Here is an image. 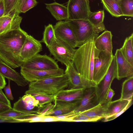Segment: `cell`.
Here are the masks:
<instances>
[{"instance_id": "2e32d148", "label": "cell", "mask_w": 133, "mask_h": 133, "mask_svg": "<svg viewBox=\"0 0 133 133\" xmlns=\"http://www.w3.org/2000/svg\"><path fill=\"white\" fill-rule=\"evenodd\" d=\"M114 56L117 66L116 78L120 80L124 78L133 77V66L126 59L120 49H117Z\"/></svg>"}, {"instance_id": "836d02e7", "label": "cell", "mask_w": 133, "mask_h": 133, "mask_svg": "<svg viewBox=\"0 0 133 133\" xmlns=\"http://www.w3.org/2000/svg\"><path fill=\"white\" fill-rule=\"evenodd\" d=\"M102 118L100 117H90L83 115H76L72 118L71 122H95Z\"/></svg>"}, {"instance_id": "d590c367", "label": "cell", "mask_w": 133, "mask_h": 133, "mask_svg": "<svg viewBox=\"0 0 133 133\" xmlns=\"http://www.w3.org/2000/svg\"><path fill=\"white\" fill-rule=\"evenodd\" d=\"M133 103L132 98L129 100L128 104L122 111L117 114L104 118V120L103 121L104 122L109 121L116 118L128 109L132 105Z\"/></svg>"}, {"instance_id": "d4e9b609", "label": "cell", "mask_w": 133, "mask_h": 133, "mask_svg": "<svg viewBox=\"0 0 133 133\" xmlns=\"http://www.w3.org/2000/svg\"><path fill=\"white\" fill-rule=\"evenodd\" d=\"M104 8L112 16L118 17L123 16L118 0H101Z\"/></svg>"}, {"instance_id": "5bb4252c", "label": "cell", "mask_w": 133, "mask_h": 133, "mask_svg": "<svg viewBox=\"0 0 133 133\" xmlns=\"http://www.w3.org/2000/svg\"><path fill=\"white\" fill-rule=\"evenodd\" d=\"M99 103L96 94L95 87L85 89L82 98L73 111L76 114L89 109Z\"/></svg>"}, {"instance_id": "f546056e", "label": "cell", "mask_w": 133, "mask_h": 133, "mask_svg": "<svg viewBox=\"0 0 133 133\" xmlns=\"http://www.w3.org/2000/svg\"><path fill=\"white\" fill-rule=\"evenodd\" d=\"M104 12L103 10L91 12L88 19L94 26L97 27H105L103 24Z\"/></svg>"}, {"instance_id": "4fadbf2b", "label": "cell", "mask_w": 133, "mask_h": 133, "mask_svg": "<svg viewBox=\"0 0 133 133\" xmlns=\"http://www.w3.org/2000/svg\"><path fill=\"white\" fill-rule=\"evenodd\" d=\"M20 74L29 83L52 77L62 75L64 74L63 69L51 70H38L21 67Z\"/></svg>"}, {"instance_id": "ab89813d", "label": "cell", "mask_w": 133, "mask_h": 133, "mask_svg": "<svg viewBox=\"0 0 133 133\" xmlns=\"http://www.w3.org/2000/svg\"><path fill=\"white\" fill-rule=\"evenodd\" d=\"M115 94L114 91L110 87L107 94L106 98V102H109L112 101V99Z\"/></svg>"}, {"instance_id": "ffe728a7", "label": "cell", "mask_w": 133, "mask_h": 133, "mask_svg": "<svg viewBox=\"0 0 133 133\" xmlns=\"http://www.w3.org/2000/svg\"><path fill=\"white\" fill-rule=\"evenodd\" d=\"M78 101L73 102H68L54 101L53 102L54 103L53 108L44 115L57 116L70 112L75 109Z\"/></svg>"}, {"instance_id": "bcb514c9", "label": "cell", "mask_w": 133, "mask_h": 133, "mask_svg": "<svg viewBox=\"0 0 133 133\" xmlns=\"http://www.w3.org/2000/svg\"></svg>"}, {"instance_id": "44dd1931", "label": "cell", "mask_w": 133, "mask_h": 133, "mask_svg": "<svg viewBox=\"0 0 133 133\" xmlns=\"http://www.w3.org/2000/svg\"><path fill=\"white\" fill-rule=\"evenodd\" d=\"M112 35L111 31L105 30L95 39V48L99 51H105L112 54Z\"/></svg>"}, {"instance_id": "9c48e42d", "label": "cell", "mask_w": 133, "mask_h": 133, "mask_svg": "<svg viewBox=\"0 0 133 133\" xmlns=\"http://www.w3.org/2000/svg\"><path fill=\"white\" fill-rule=\"evenodd\" d=\"M68 19H88L91 12L89 0H68Z\"/></svg>"}, {"instance_id": "74e56055", "label": "cell", "mask_w": 133, "mask_h": 133, "mask_svg": "<svg viewBox=\"0 0 133 133\" xmlns=\"http://www.w3.org/2000/svg\"><path fill=\"white\" fill-rule=\"evenodd\" d=\"M10 80L8 79V83L7 85L5 86L4 88L5 92V95L7 98L10 100H12L14 99L10 86Z\"/></svg>"}, {"instance_id": "484cf974", "label": "cell", "mask_w": 133, "mask_h": 133, "mask_svg": "<svg viewBox=\"0 0 133 133\" xmlns=\"http://www.w3.org/2000/svg\"><path fill=\"white\" fill-rule=\"evenodd\" d=\"M133 33L126 38L122 47L120 49L128 61L133 66Z\"/></svg>"}, {"instance_id": "3957f363", "label": "cell", "mask_w": 133, "mask_h": 133, "mask_svg": "<svg viewBox=\"0 0 133 133\" xmlns=\"http://www.w3.org/2000/svg\"><path fill=\"white\" fill-rule=\"evenodd\" d=\"M29 89L54 96L69 85V80L64 74L30 82Z\"/></svg>"}, {"instance_id": "d6986e66", "label": "cell", "mask_w": 133, "mask_h": 133, "mask_svg": "<svg viewBox=\"0 0 133 133\" xmlns=\"http://www.w3.org/2000/svg\"><path fill=\"white\" fill-rule=\"evenodd\" d=\"M85 89L80 88L62 90L54 96V101L68 102L78 101L82 98Z\"/></svg>"}, {"instance_id": "1f68e13d", "label": "cell", "mask_w": 133, "mask_h": 133, "mask_svg": "<svg viewBox=\"0 0 133 133\" xmlns=\"http://www.w3.org/2000/svg\"><path fill=\"white\" fill-rule=\"evenodd\" d=\"M30 114L18 111L13 108L0 114V118L5 119H15L16 118Z\"/></svg>"}, {"instance_id": "9a60e30c", "label": "cell", "mask_w": 133, "mask_h": 133, "mask_svg": "<svg viewBox=\"0 0 133 133\" xmlns=\"http://www.w3.org/2000/svg\"><path fill=\"white\" fill-rule=\"evenodd\" d=\"M38 101L30 94H25L20 97L14 104L13 108L23 112L37 114L41 107Z\"/></svg>"}, {"instance_id": "30bf717a", "label": "cell", "mask_w": 133, "mask_h": 133, "mask_svg": "<svg viewBox=\"0 0 133 133\" xmlns=\"http://www.w3.org/2000/svg\"><path fill=\"white\" fill-rule=\"evenodd\" d=\"M66 66L64 74L68 79L69 89H86L97 86V84L94 81L85 78L78 73L72 61Z\"/></svg>"}, {"instance_id": "7c38bea8", "label": "cell", "mask_w": 133, "mask_h": 133, "mask_svg": "<svg viewBox=\"0 0 133 133\" xmlns=\"http://www.w3.org/2000/svg\"><path fill=\"white\" fill-rule=\"evenodd\" d=\"M42 49L41 41L28 34L19 53L20 61L23 63L30 59Z\"/></svg>"}, {"instance_id": "83f0119b", "label": "cell", "mask_w": 133, "mask_h": 133, "mask_svg": "<svg viewBox=\"0 0 133 133\" xmlns=\"http://www.w3.org/2000/svg\"><path fill=\"white\" fill-rule=\"evenodd\" d=\"M121 99L130 100L133 98V77L128 78L123 83Z\"/></svg>"}, {"instance_id": "277c9868", "label": "cell", "mask_w": 133, "mask_h": 133, "mask_svg": "<svg viewBox=\"0 0 133 133\" xmlns=\"http://www.w3.org/2000/svg\"><path fill=\"white\" fill-rule=\"evenodd\" d=\"M73 32L77 42V47L82 45L94 35L98 34L105 29V27L94 26L88 19H67Z\"/></svg>"}, {"instance_id": "8d00e7d4", "label": "cell", "mask_w": 133, "mask_h": 133, "mask_svg": "<svg viewBox=\"0 0 133 133\" xmlns=\"http://www.w3.org/2000/svg\"><path fill=\"white\" fill-rule=\"evenodd\" d=\"M54 106V104H52L51 103L43 105L39 109L38 114V115H44L46 113L52 109Z\"/></svg>"}, {"instance_id": "f6af8a7d", "label": "cell", "mask_w": 133, "mask_h": 133, "mask_svg": "<svg viewBox=\"0 0 133 133\" xmlns=\"http://www.w3.org/2000/svg\"><path fill=\"white\" fill-rule=\"evenodd\" d=\"M25 0H19L18 5L15 10V12L19 14L20 13V10Z\"/></svg>"}, {"instance_id": "b9f144b4", "label": "cell", "mask_w": 133, "mask_h": 133, "mask_svg": "<svg viewBox=\"0 0 133 133\" xmlns=\"http://www.w3.org/2000/svg\"><path fill=\"white\" fill-rule=\"evenodd\" d=\"M5 8L3 0H0V17L4 15Z\"/></svg>"}, {"instance_id": "52a82bcc", "label": "cell", "mask_w": 133, "mask_h": 133, "mask_svg": "<svg viewBox=\"0 0 133 133\" xmlns=\"http://www.w3.org/2000/svg\"><path fill=\"white\" fill-rule=\"evenodd\" d=\"M117 76L116 63L115 56L106 74L95 87L96 94L99 103L106 102V98L108 91L111 87L114 79Z\"/></svg>"}, {"instance_id": "4316f807", "label": "cell", "mask_w": 133, "mask_h": 133, "mask_svg": "<svg viewBox=\"0 0 133 133\" xmlns=\"http://www.w3.org/2000/svg\"><path fill=\"white\" fill-rule=\"evenodd\" d=\"M25 94H30L33 96L37 100L41 107L54 102V96L33 90L28 89L25 93Z\"/></svg>"}, {"instance_id": "60d3db41", "label": "cell", "mask_w": 133, "mask_h": 133, "mask_svg": "<svg viewBox=\"0 0 133 133\" xmlns=\"http://www.w3.org/2000/svg\"><path fill=\"white\" fill-rule=\"evenodd\" d=\"M12 108L11 106L0 101V114L9 110Z\"/></svg>"}, {"instance_id": "cb8c5ba5", "label": "cell", "mask_w": 133, "mask_h": 133, "mask_svg": "<svg viewBox=\"0 0 133 133\" xmlns=\"http://www.w3.org/2000/svg\"><path fill=\"white\" fill-rule=\"evenodd\" d=\"M129 101L127 100L121 99L119 98L108 102L104 118L119 112L126 107Z\"/></svg>"}, {"instance_id": "ba28073f", "label": "cell", "mask_w": 133, "mask_h": 133, "mask_svg": "<svg viewBox=\"0 0 133 133\" xmlns=\"http://www.w3.org/2000/svg\"><path fill=\"white\" fill-rule=\"evenodd\" d=\"M21 67L38 70H51L59 68L56 61L46 55L37 54L30 59L23 62Z\"/></svg>"}, {"instance_id": "6da1fadb", "label": "cell", "mask_w": 133, "mask_h": 133, "mask_svg": "<svg viewBox=\"0 0 133 133\" xmlns=\"http://www.w3.org/2000/svg\"><path fill=\"white\" fill-rule=\"evenodd\" d=\"M28 34L21 28L0 34V58L12 68L22 63L19 54Z\"/></svg>"}, {"instance_id": "603a6c76", "label": "cell", "mask_w": 133, "mask_h": 133, "mask_svg": "<svg viewBox=\"0 0 133 133\" xmlns=\"http://www.w3.org/2000/svg\"><path fill=\"white\" fill-rule=\"evenodd\" d=\"M108 103H99L96 106L78 113L76 115H83L92 117H100L102 118H104L105 117Z\"/></svg>"}, {"instance_id": "e575fe53", "label": "cell", "mask_w": 133, "mask_h": 133, "mask_svg": "<svg viewBox=\"0 0 133 133\" xmlns=\"http://www.w3.org/2000/svg\"><path fill=\"white\" fill-rule=\"evenodd\" d=\"M37 2L36 0H25L20 10V13H25L36 6Z\"/></svg>"}, {"instance_id": "ee69618b", "label": "cell", "mask_w": 133, "mask_h": 133, "mask_svg": "<svg viewBox=\"0 0 133 133\" xmlns=\"http://www.w3.org/2000/svg\"><path fill=\"white\" fill-rule=\"evenodd\" d=\"M6 84L5 78L0 74V88L3 89Z\"/></svg>"}, {"instance_id": "ac0fdd59", "label": "cell", "mask_w": 133, "mask_h": 133, "mask_svg": "<svg viewBox=\"0 0 133 133\" xmlns=\"http://www.w3.org/2000/svg\"><path fill=\"white\" fill-rule=\"evenodd\" d=\"M0 74L4 77L14 81L19 86L24 87L29 83L20 73L12 69L0 58Z\"/></svg>"}, {"instance_id": "8fae6325", "label": "cell", "mask_w": 133, "mask_h": 133, "mask_svg": "<svg viewBox=\"0 0 133 133\" xmlns=\"http://www.w3.org/2000/svg\"><path fill=\"white\" fill-rule=\"evenodd\" d=\"M55 37L67 43L74 48L77 42L71 28L66 21H59L53 26Z\"/></svg>"}, {"instance_id": "5b68a950", "label": "cell", "mask_w": 133, "mask_h": 133, "mask_svg": "<svg viewBox=\"0 0 133 133\" xmlns=\"http://www.w3.org/2000/svg\"><path fill=\"white\" fill-rule=\"evenodd\" d=\"M114 56L112 53L99 51L96 48L93 81L97 84L107 72Z\"/></svg>"}, {"instance_id": "7a4b0ae2", "label": "cell", "mask_w": 133, "mask_h": 133, "mask_svg": "<svg viewBox=\"0 0 133 133\" xmlns=\"http://www.w3.org/2000/svg\"><path fill=\"white\" fill-rule=\"evenodd\" d=\"M98 36L93 35L76 49L72 61L78 73L92 81L96 50L94 41Z\"/></svg>"}, {"instance_id": "7bdbcfd3", "label": "cell", "mask_w": 133, "mask_h": 133, "mask_svg": "<svg viewBox=\"0 0 133 133\" xmlns=\"http://www.w3.org/2000/svg\"><path fill=\"white\" fill-rule=\"evenodd\" d=\"M19 123L17 120L15 119H5L0 118V123Z\"/></svg>"}, {"instance_id": "d6a6232c", "label": "cell", "mask_w": 133, "mask_h": 133, "mask_svg": "<svg viewBox=\"0 0 133 133\" xmlns=\"http://www.w3.org/2000/svg\"><path fill=\"white\" fill-rule=\"evenodd\" d=\"M5 8L4 15L15 12L19 0H3Z\"/></svg>"}, {"instance_id": "7402d4cb", "label": "cell", "mask_w": 133, "mask_h": 133, "mask_svg": "<svg viewBox=\"0 0 133 133\" xmlns=\"http://www.w3.org/2000/svg\"><path fill=\"white\" fill-rule=\"evenodd\" d=\"M46 7L53 16L58 21L68 19L67 7L56 2L51 3H45Z\"/></svg>"}, {"instance_id": "f35d334b", "label": "cell", "mask_w": 133, "mask_h": 133, "mask_svg": "<svg viewBox=\"0 0 133 133\" xmlns=\"http://www.w3.org/2000/svg\"><path fill=\"white\" fill-rule=\"evenodd\" d=\"M2 89L1 88H0V101L11 106L10 101L6 96Z\"/></svg>"}, {"instance_id": "7dc6e473", "label": "cell", "mask_w": 133, "mask_h": 133, "mask_svg": "<svg viewBox=\"0 0 133 133\" xmlns=\"http://www.w3.org/2000/svg\"></svg>"}, {"instance_id": "4dcf8cb0", "label": "cell", "mask_w": 133, "mask_h": 133, "mask_svg": "<svg viewBox=\"0 0 133 133\" xmlns=\"http://www.w3.org/2000/svg\"><path fill=\"white\" fill-rule=\"evenodd\" d=\"M123 16L133 17V0H118Z\"/></svg>"}, {"instance_id": "8992f818", "label": "cell", "mask_w": 133, "mask_h": 133, "mask_svg": "<svg viewBox=\"0 0 133 133\" xmlns=\"http://www.w3.org/2000/svg\"><path fill=\"white\" fill-rule=\"evenodd\" d=\"M48 48L54 59L65 66L72 61L76 50L56 37Z\"/></svg>"}, {"instance_id": "e0dca14e", "label": "cell", "mask_w": 133, "mask_h": 133, "mask_svg": "<svg viewBox=\"0 0 133 133\" xmlns=\"http://www.w3.org/2000/svg\"><path fill=\"white\" fill-rule=\"evenodd\" d=\"M22 18L19 14L12 12L0 17V34L20 28Z\"/></svg>"}, {"instance_id": "f1b7e54d", "label": "cell", "mask_w": 133, "mask_h": 133, "mask_svg": "<svg viewBox=\"0 0 133 133\" xmlns=\"http://www.w3.org/2000/svg\"><path fill=\"white\" fill-rule=\"evenodd\" d=\"M56 38L53 26L49 24L45 25L43 33V37L40 41L48 47L52 43Z\"/></svg>"}]
</instances>
